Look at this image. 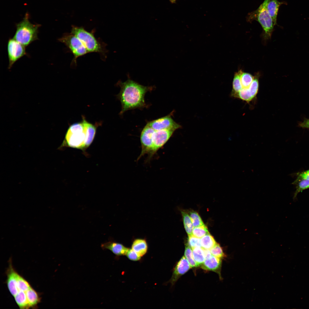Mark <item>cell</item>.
<instances>
[{"label": "cell", "instance_id": "23", "mask_svg": "<svg viewBox=\"0 0 309 309\" xmlns=\"http://www.w3.org/2000/svg\"><path fill=\"white\" fill-rule=\"evenodd\" d=\"M181 212L186 231L188 235H192L193 226L191 218L187 213L184 211Z\"/></svg>", "mask_w": 309, "mask_h": 309}, {"label": "cell", "instance_id": "17", "mask_svg": "<svg viewBox=\"0 0 309 309\" xmlns=\"http://www.w3.org/2000/svg\"><path fill=\"white\" fill-rule=\"evenodd\" d=\"M296 184V190L293 197L294 199L296 197L298 194L300 192H302L304 190L309 188V180L301 179L298 177L296 180L293 183Z\"/></svg>", "mask_w": 309, "mask_h": 309}, {"label": "cell", "instance_id": "1", "mask_svg": "<svg viewBox=\"0 0 309 309\" xmlns=\"http://www.w3.org/2000/svg\"><path fill=\"white\" fill-rule=\"evenodd\" d=\"M117 84L120 88L117 96L121 104L120 115L129 110L146 107L144 96L147 92L153 89V86H144L130 79L124 82L119 81Z\"/></svg>", "mask_w": 309, "mask_h": 309}, {"label": "cell", "instance_id": "26", "mask_svg": "<svg viewBox=\"0 0 309 309\" xmlns=\"http://www.w3.org/2000/svg\"><path fill=\"white\" fill-rule=\"evenodd\" d=\"M208 229L205 225L195 227L192 231V235L194 236L201 238L209 233Z\"/></svg>", "mask_w": 309, "mask_h": 309}, {"label": "cell", "instance_id": "6", "mask_svg": "<svg viewBox=\"0 0 309 309\" xmlns=\"http://www.w3.org/2000/svg\"><path fill=\"white\" fill-rule=\"evenodd\" d=\"M58 40L64 43L71 51L74 56V62H76L77 58L88 53L80 40L71 33L64 35Z\"/></svg>", "mask_w": 309, "mask_h": 309}, {"label": "cell", "instance_id": "11", "mask_svg": "<svg viewBox=\"0 0 309 309\" xmlns=\"http://www.w3.org/2000/svg\"><path fill=\"white\" fill-rule=\"evenodd\" d=\"M191 268L185 257L183 256L174 268L171 278L165 284L169 283L172 286L174 285L179 278L186 273Z\"/></svg>", "mask_w": 309, "mask_h": 309}, {"label": "cell", "instance_id": "19", "mask_svg": "<svg viewBox=\"0 0 309 309\" xmlns=\"http://www.w3.org/2000/svg\"><path fill=\"white\" fill-rule=\"evenodd\" d=\"M243 71L240 70L236 72L234 75L232 82V88L230 96L233 97L241 89L240 77Z\"/></svg>", "mask_w": 309, "mask_h": 309}, {"label": "cell", "instance_id": "2", "mask_svg": "<svg viewBox=\"0 0 309 309\" xmlns=\"http://www.w3.org/2000/svg\"><path fill=\"white\" fill-rule=\"evenodd\" d=\"M88 122L83 118L81 122L71 124L67 130L62 146L84 151L88 135Z\"/></svg>", "mask_w": 309, "mask_h": 309}, {"label": "cell", "instance_id": "7", "mask_svg": "<svg viewBox=\"0 0 309 309\" xmlns=\"http://www.w3.org/2000/svg\"><path fill=\"white\" fill-rule=\"evenodd\" d=\"M25 47L13 38L9 39L7 44L9 69H11L17 60L26 54Z\"/></svg>", "mask_w": 309, "mask_h": 309}, {"label": "cell", "instance_id": "18", "mask_svg": "<svg viewBox=\"0 0 309 309\" xmlns=\"http://www.w3.org/2000/svg\"><path fill=\"white\" fill-rule=\"evenodd\" d=\"M254 78L251 74L242 72L240 77V83L241 86V90H247L251 84Z\"/></svg>", "mask_w": 309, "mask_h": 309}, {"label": "cell", "instance_id": "24", "mask_svg": "<svg viewBox=\"0 0 309 309\" xmlns=\"http://www.w3.org/2000/svg\"><path fill=\"white\" fill-rule=\"evenodd\" d=\"M192 249V248L186 243L184 252L185 256L189 262L191 268L197 267L198 266L193 258Z\"/></svg>", "mask_w": 309, "mask_h": 309}, {"label": "cell", "instance_id": "28", "mask_svg": "<svg viewBox=\"0 0 309 309\" xmlns=\"http://www.w3.org/2000/svg\"><path fill=\"white\" fill-rule=\"evenodd\" d=\"M187 244L192 249L196 247H201V239L193 235H188Z\"/></svg>", "mask_w": 309, "mask_h": 309}, {"label": "cell", "instance_id": "9", "mask_svg": "<svg viewBox=\"0 0 309 309\" xmlns=\"http://www.w3.org/2000/svg\"><path fill=\"white\" fill-rule=\"evenodd\" d=\"M174 132L166 130H154L152 136V146L149 154L150 157L152 156L166 143Z\"/></svg>", "mask_w": 309, "mask_h": 309}, {"label": "cell", "instance_id": "15", "mask_svg": "<svg viewBox=\"0 0 309 309\" xmlns=\"http://www.w3.org/2000/svg\"><path fill=\"white\" fill-rule=\"evenodd\" d=\"M287 4L285 2H280L278 0H269L267 5L268 11L275 25H277V17L279 8L283 4Z\"/></svg>", "mask_w": 309, "mask_h": 309}, {"label": "cell", "instance_id": "10", "mask_svg": "<svg viewBox=\"0 0 309 309\" xmlns=\"http://www.w3.org/2000/svg\"><path fill=\"white\" fill-rule=\"evenodd\" d=\"M154 130L147 124L142 130L140 136L141 151L138 160L145 154L150 153L152 146V136Z\"/></svg>", "mask_w": 309, "mask_h": 309}, {"label": "cell", "instance_id": "30", "mask_svg": "<svg viewBox=\"0 0 309 309\" xmlns=\"http://www.w3.org/2000/svg\"><path fill=\"white\" fill-rule=\"evenodd\" d=\"M298 177L309 180V170L298 174Z\"/></svg>", "mask_w": 309, "mask_h": 309}, {"label": "cell", "instance_id": "12", "mask_svg": "<svg viewBox=\"0 0 309 309\" xmlns=\"http://www.w3.org/2000/svg\"><path fill=\"white\" fill-rule=\"evenodd\" d=\"M101 247L103 250H110L115 255L117 259L119 258L120 256L125 255L129 248L121 243L113 240L101 244Z\"/></svg>", "mask_w": 309, "mask_h": 309}, {"label": "cell", "instance_id": "32", "mask_svg": "<svg viewBox=\"0 0 309 309\" xmlns=\"http://www.w3.org/2000/svg\"><path fill=\"white\" fill-rule=\"evenodd\" d=\"M172 3H175L176 0H169Z\"/></svg>", "mask_w": 309, "mask_h": 309}, {"label": "cell", "instance_id": "20", "mask_svg": "<svg viewBox=\"0 0 309 309\" xmlns=\"http://www.w3.org/2000/svg\"><path fill=\"white\" fill-rule=\"evenodd\" d=\"M194 259L198 266L203 263L205 259L204 249L201 247H196L192 249Z\"/></svg>", "mask_w": 309, "mask_h": 309}, {"label": "cell", "instance_id": "14", "mask_svg": "<svg viewBox=\"0 0 309 309\" xmlns=\"http://www.w3.org/2000/svg\"><path fill=\"white\" fill-rule=\"evenodd\" d=\"M131 248L141 257L145 255L148 250V246L145 238H136L132 241Z\"/></svg>", "mask_w": 309, "mask_h": 309}, {"label": "cell", "instance_id": "16", "mask_svg": "<svg viewBox=\"0 0 309 309\" xmlns=\"http://www.w3.org/2000/svg\"><path fill=\"white\" fill-rule=\"evenodd\" d=\"M26 296L29 308H36L40 300L38 294L31 287L27 291Z\"/></svg>", "mask_w": 309, "mask_h": 309}, {"label": "cell", "instance_id": "31", "mask_svg": "<svg viewBox=\"0 0 309 309\" xmlns=\"http://www.w3.org/2000/svg\"><path fill=\"white\" fill-rule=\"evenodd\" d=\"M299 126L302 128H307L309 129V119H305L302 122H300L299 124Z\"/></svg>", "mask_w": 309, "mask_h": 309}, {"label": "cell", "instance_id": "29", "mask_svg": "<svg viewBox=\"0 0 309 309\" xmlns=\"http://www.w3.org/2000/svg\"><path fill=\"white\" fill-rule=\"evenodd\" d=\"M130 260L133 261H139L142 257L131 248H129L125 255Z\"/></svg>", "mask_w": 309, "mask_h": 309}, {"label": "cell", "instance_id": "4", "mask_svg": "<svg viewBox=\"0 0 309 309\" xmlns=\"http://www.w3.org/2000/svg\"><path fill=\"white\" fill-rule=\"evenodd\" d=\"M269 0H264L255 10L248 13L246 17L247 22L258 21L261 25L263 31V36L265 40L271 38L275 25L267 10Z\"/></svg>", "mask_w": 309, "mask_h": 309}, {"label": "cell", "instance_id": "5", "mask_svg": "<svg viewBox=\"0 0 309 309\" xmlns=\"http://www.w3.org/2000/svg\"><path fill=\"white\" fill-rule=\"evenodd\" d=\"M71 33L80 40L88 53H104V50L103 45L96 38L93 32L88 31L82 27L74 26Z\"/></svg>", "mask_w": 309, "mask_h": 309}, {"label": "cell", "instance_id": "13", "mask_svg": "<svg viewBox=\"0 0 309 309\" xmlns=\"http://www.w3.org/2000/svg\"><path fill=\"white\" fill-rule=\"evenodd\" d=\"M221 265V259L211 255L209 257L205 259L200 266L204 270L213 271L217 273L221 278L220 273Z\"/></svg>", "mask_w": 309, "mask_h": 309}, {"label": "cell", "instance_id": "8", "mask_svg": "<svg viewBox=\"0 0 309 309\" xmlns=\"http://www.w3.org/2000/svg\"><path fill=\"white\" fill-rule=\"evenodd\" d=\"M173 112L165 116L148 122L146 124L155 130H166L175 131L182 127L173 119Z\"/></svg>", "mask_w": 309, "mask_h": 309}, {"label": "cell", "instance_id": "21", "mask_svg": "<svg viewBox=\"0 0 309 309\" xmlns=\"http://www.w3.org/2000/svg\"><path fill=\"white\" fill-rule=\"evenodd\" d=\"M201 243L203 248L209 249L213 247L217 242L213 237L209 233L201 238Z\"/></svg>", "mask_w": 309, "mask_h": 309}, {"label": "cell", "instance_id": "3", "mask_svg": "<svg viewBox=\"0 0 309 309\" xmlns=\"http://www.w3.org/2000/svg\"><path fill=\"white\" fill-rule=\"evenodd\" d=\"M29 15L26 13L23 20L16 25V31L13 38L26 47L38 39V29L41 25L34 24L29 21Z\"/></svg>", "mask_w": 309, "mask_h": 309}, {"label": "cell", "instance_id": "27", "mask_svg": "<svg viewBox=\"0 0 309 309\" xmlns=\"http://www.w3.org/2000/svg\"><path fill=\"white\" fill-rule=\"evenodd\" d=\"M210 251L213 255L221 259L225 257L222 247L218 243H216Z\"/></svg>", "mask_w": 309, "mask_h": 309}, {"label": "cell", "instance_id": "25", "mask_svg": "<svg viewBox=\"0 0 309 309\" xmlns=\"http://www.w3.org/2000/svg\"><path fill=\"white\" fill-rule=\"evenodd\" d=\"M189 215L194 227H197L205 225L199 214L196 212L192 210L190 211L189 212Z\"/></svg>", "mask_w": 309, "mask_h": 309}, {"label": "cell", "instance_id": "22", "mask_svg": "<svg viewBox=\"0 0 309 309\" xmlns=\"http://www.w3.org/2000/svg\"><path fill=\"white\" fill-rule=\"evenodd\" d=\"M17 294L21 291L27 293V291L31 287L29 283L18 273L17 275Z\"/></svg>", "mask_w": 309, "mask_h": 309}]
</instances>
